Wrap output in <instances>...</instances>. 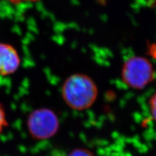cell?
Returning <instances> with one entry per match:
<instances>
[{
    "mask_svg": "<svg viewBox=\"0 0 156 156\" xmlns=\"http://www.w3.org/2000/svg\"><path fill=\"white\" fill-rule=\"evenodd\" d=\"M63 100L72 109L83 111L94 104L98 90L91 77L77 73L66 78L61 89Z\"/></svg>",
    "mask_w": 156,
    "mask_h": 156,
    "instance_id": "cell-1",
    "label": "cell"
},
{
    "mask_svg": "<svg viewBox=\"0 0 156 156\" xmlns=\"http://www.w3.org/2000/svg\"><path fill=\"white\" fill-rule=\"evenodd\" d=\"M154 68L146 58L133 56L126 59L122 69V77L125 83L135 89H142L152 81Z\"/></svg>",
    "mask_w": 156,
    "mask_h": 156,
    "instance_id": "cell-2",
    "label": "cell"
},
{
    "mask_svg": "<svg viewBox=\"0 0 156 156\" xmlns=\"http://www.w3.org/2000/svg\"><path fill=\"white\" fill-rule=\"evenodd\" d=\"M27 126L33 138L46 140L51 138L57 133L59 128V120L51 109H37L29 115Z\"/></svg>",
    "mask_w": 156,
    "mask_h": 156,
    "instance_id": "cell-3",
    "label": "cell"
},
{
    "mask_svg": "<svg viewBox=\"0 0 156 156\" xmlns=\"http://www.w3.org/2000/svg\"><path fill=\"white\" fill-rule=\"evenodd\" d=\"M20 64V56L16 48L9 44L0 42V76L14 74Z\"/></svg>",
    "mask_w": 156,
    "mask_h": 156,
    "instance_id": "cell-4",
    "label": "cell"
},
{
    "mask_svg": "<svg viewBox=\"0 0 156 156\" xmlns=\"http://www.w3.org/2000/svg\"><path fill=\"white\" fill-rule=\"evenodd\" d=\"M8 126L6 113L5 111L4 107L0 104V135L3 132L5 128Z\"/></svg>",
    "mask_w": 156,
    "mask_h": 156,
    "instance_id": "cell-5",
    "label": "cell"
},
{
    "mask_svg": "<svg viewBox=\"0 0 156 156\" xmlns=\"http://www.w3.org/2000/svg\"><path fill=\"white\" fill-rule=\"evenodd\" d=\"M66 156H94V155L90 150L83 148H77L71 151Z\"/></svg>",
    "mask_w": 156,
    "mask_h": 156,
    "instance_id": "cell-6",
    "label": "cell"
},
{
    "mask_svg": "<svg viewBox=\"0 0 156 156\" xmlns=\"http://www.w3.org/2000/svg\"><path fill=\"white\" fill-rule=\"evenodd\" d=\"M150 111L151 116L156 121V93L154 94L150 100Z\"/></svg>",
    "mask_w": 156,
    "mask_h": 156,
    "instance_id": "cell-7",
    "label": "cell"
},
{
    "mask_svg": "<svg viewBox=\"0 0 156 156\" xmlns=\"http://www.w3.org/2000/svg\"><path fill=\"white\" fill-rule=\"evenodd\" d=\"M4 1H6L14 5H19L26 3H35L41 1V0H4Z\"/></svg>",
    "mask_w": 156,
    "mask_h": 156,
    "instance_id": "cell-8",
    "label": "cell"
}]
</instances>
